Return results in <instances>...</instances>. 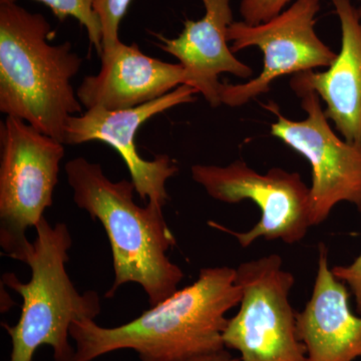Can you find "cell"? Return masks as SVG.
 I'll use <instances>...</instances> for the list:
<instances>
[{
    "label": "cell",
    "mask_w": 361,
    "mask_h": 361,
    "mask_svg": "<svg viewBox=\"0 0 361 361\" xmlns=\"http://www.w3.org/2000/svg\"><path fill=\"white\" fill-rule=\"evenodd\" d=\"M241 298L236 269L203 268L193 283L132 322L109 329L94 320L73 322L75 361H94L122 349L134 350L141 361H189L220 353L226 349V314Z\"/></svg>",
    "instance_id": "6da1fadb"
},
{
    "label": "cell",
    "mask_w": 361,
    "mask_h": 361,
    "mask_svg": "<svg viewBox=\"0 0 361 361\" xmlns=\"http://www.w3.org/2000/svg\"><path fill=\"white\" fill-rule=\"evenodd\" d=\"M65 171L75 205L101 222L110 241L115 280L104 297L113 298L128 283L144 289L149 306L175 293L184 273L168 257L176 238L163 208L149 202L137 205L132 180L114 182L99 164L82 157L68 161Z\"/></svg>",
    "instance_id": "7a4b0ae2"
},
{
    "label": "cell",
    "mask_w": 361,
    "mask_h": 361,
    "mask_svg": "<svg viewBox=\"0 0 361 361\" xmlns=\"http://www.w3.org/2000/svg\"><path fill=\"white\" fill-rule=\"evenodd\" d=\"M52 33L42 14L0 1V111L63 144L68 118L82 114L71 80L82 59L70 42L49 44Z\"/></svg>",
    "instance_id": "3957f363"
},
{
    "label": "cell",
    "mask_w": 361,
    "mask_h": 361,
    "mask_svg": "<svg viewBox=\"0 0 361 361\" xmlns=\"http://www.w3.org/2000/svg\"><path fill=\"white\" fill-rule=\"evenodd\" d=\"M35 229L37 235L23 262L30 266L32 279L23 283L13 273L2 277V284L23 299L18 323L2 324L11 341L9 361H32L42 345L51 346L54 361H75L71 324L96 319L101 298L96 291L80 294L68 276L66 264L73 239L68 226L51 225L44 218Z\"/></svg>",
    "instance_id": "277c9868"
},
{
    "label": "cell",
    "mask_w": 361,
    "mask_h": 361,
    "mask_svg": "<svg viewBox=\"0 0 361 361\" xmlns=\"http://www.w3.org/2000/svg\"><path fill=\"white\" fill-rule=\"evenodd\" d=\"M63 157V142L25 121L0 123V246L7 257L25 262L32 246L26 231L54 204Z\"/></svg>",
    "instance_id": "5b68a950"
},
{
    "label": "cell",
    "mask_w": 361,
    "mask_h": 361,
    "mask_svg": "<svg viewBox=\"0 0 361 361\" xmlns=\"http://www.w3.org/2000/svg\"><path fill=\"white\" fill-rule=\"evenodd\" d=\"M236 281L242 298L223 334L225 348L238 351L241 361H307L289 300L295 278L283 269L281 257L271 254L242 263Z\"/></svg>",
    "instance_id": "8992f818"
},
{
    "label": "cell",
    "mask_w": 361,
    "mask_h": 361,
    "mask_svg": "<svg viewBox=\"0 0 361 361\" xmlns=\"http://www.w3.org/2000/svg\"><path fill=\"white\" fill-rule=\"evenodd\" d=\"M192 178L209 196L227 204L250 200L258 206L261 218L247 232H235L218 223L209 226L236 238L242 248L256 240H281L286 244L302 241L311 227L310 188L298 173L272 168L266 174L236 160L227 166L194 165Z\"/></svg>",
    "instance_id": "52a82bcc"
},
{
    "label": "cell",
    "mask_w": 361,
    "mask_h": 361,
    "mask_svg": "<svg viewBox=\"0 0 361 361\" xmlns=\"http://www.w3.org/2000/svg\"><path fill=\"white\" fill-rule=\"evenodd\" d=\"M319 0H296L272 20L251 25L233 23L228 30L233 54L258 47L264 56L260 75L244 84H222V104L244 106L269 92L271 85L283 75H297L315 68H329L337 54L315 32V16Z\"/></svg>",
    "instance_id": "ba28073f"
},
{
    "label": "cell",
    "mask_w": 361,
    "mask_h": 361,
    "mask_svg": "<svg viewBox=\"0 0 361 361\" xmlns=\"http://www.w3.org/2000/svg\"><path fill=\"white\" fill-rule=\"evenodd\" d=\"M297 96L306 111L302 121L286 118L277 104L270 103L266 108L276 116L271 135L310 164L311 225L324 222L341 202L353 204L361 212V147L336 135L315 92L308 90Z\"/></svg>",
    "instance_id": "9c48e42d"
},
{
    "label": "cell",
    "mask_w": 361,
    "mask_h": 361,
    "mask_svg": "<svg viewBox=\"0 0 361 361\" xmlns=\"http://www.w3.org/2000/svg\"><path fill=\"white\" fill-rule=\"evenodd\" d=\"M198 90L182 85L165 96L135 108L109 111L101 106L73 116L66 125L63 144L75 146L92 141L103 142L116 149L129 170L135 193L142 200L161 207L167 204V182L179 171L168 155L145 160L135 148V137L142 123L159 114L196 101Z\"/></svg>",
    "instance_id": "30bf717a"
},
{
    "label": "cell",
    "mask_w": 361,
    "mask_h": 361,
    "mask_svg": "<svg viewBox=\"0 0 361 361\" xmlns=\"http://www.w3.org/2000/svg\"><path fill=\"white\" fill-rule=\"evenodd\" d=\"M99 73L87 75L77 90L87 110L101 106L109 111L135 108L165 96L182 85L188 75L180 63L151 58L137 44L116 42L103 49Z\"/></svg>",
    "instance_id": "8fae6325"
},
{
    "label": "cell",
    "mask_w": 361,
    "mask_h": 361,
    "mask_svg": "<svg viewBox=\"0 0 361 361\" xmlns=\"http://www.w3.org/2000/svg\"><path fill=\"white\" fill-rule=\"evenodd\" d=\"M205 14L199 20L185 21V27L176 39L156 35L159 47L172 54L184 66L188 85L198 90L211 106L222 104L219 75L231 73L235 77L249 78L253 75L250 66L240 61L228 45V30L232 25L230 0H202Z\"/></svg>",
    "instance_id": "7c38bea8"
},
{
    "label": "cell",
    "mask_w": 361,
    "mask_h": 361,
    "mask_svg": "<svg viewBox=\"0 0 361 361\" xmlns=\"http://www.w3.org/2000/svg\"><path fill=\"white\" fill-rule=\"evenodd\" d=\"M331 1L341 21V51L326 71L294 75L290 87L296 94L315 92L343 139L361 147V6L350 0Z\"/></svg>",
    "instance_id": "4fadbf2b"
},
{
    "label": "cell",
    "mask_w": 361,
    "mask_h": 361,
    "mask_svg": "<svg viewBox=\"0 0 361 361\" xmlns=\"http://www.w3.org/2000/svg\"><path fill=\"white\" fill-rule=\"evenodd\" d=\"M346 284L329 268V250L319 245L310 301L296 313L297 336L307 361H355L361 358V317L349 308Z\"/></svg>",
    "instance_id": "5bb4252c"
},
{
    "label": "cell",
    "mask_w": 361,
    "mask_h": 361,
    "mask_svg": "<svg viewBox=\"0 0 361 361\" xmlns=\"http://www.w3.org/2000/svg\"><path fill=\"white\" fill-rule=\"evenodd\" d=\"M0 1H18V0H0ZM49 7L59 20L68 18H75L87 30L90 44L94 45L97 54L103 52V32L97 13H94L96 0H37Z\"/></svg>",
    "instance_id": "9a60e30c"
},
{
    "label": "cell",
    "mask_w": 361,
    "mask_h": 361,
    "mask_svg": "<svg viewBox=\"0 0 361 361\" xmlns=\"http://www.w3.org/2000/svg\"><path fill=\"white\" fill-rule=\"evenodd\" d=\"M132 0H96L94 13L99 18L103 32V49L120 42L118 28L127 13Z\"/></svg>",
    "instance_id": "2e32d148"
},
{
    "label": "cell",
    "mask_w": 361,
    "mask_h": 361,
    "mask_svg": "<svg viewBox=\"0 0 361 361\" xmlns=\"http://www.w3.org/2000/svg\"><path fill=\"white\" fill-rule=\"evenodd\" d=\"M291 0H242L240 13L244 23L256 25L272 20Z\"/></svg>",
    "instance_id": "e0dca14e"
},
{
    "label": "cell",
    "mask_w": 361,
    "mask_h": 361,
    "mask_svg": "<svg viewBox=\"0 0 361 361\" xmlns=\"http://www.w3.org/2000/svg\"><path fill=\"white\" fill-rule=\"evenodd\" d=\"M334 276L348 285L355 298L356 310L361 314V254L348 266H334L331 268Z\"/></svg>",
    "instance_id": "ac0fdd59"
},
{
    "label": "cell",
    "mask_w": 361,
    "mask_h": 361,
    "mask_svg": "<svg viewBox=\"0 0 361 361\" xmlns=\"http://www.w3.org/2000/svg\"><path fill=\"white\" fill-rule=\"evenodd\" d=\"M189 361H241L240 357L233 356L228 353L226 349L220 351V353H214V355L202 356V357L195 358V360Z\"/></svg>",
    "instance_id": "d6986e66"
}]
</instances>
